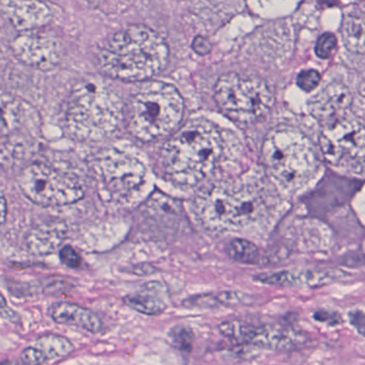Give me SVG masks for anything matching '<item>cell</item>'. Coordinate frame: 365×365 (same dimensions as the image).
<instances>
[{
  "mask_svg": "<svg viewBox=\"0 0 365 365\" xmlns=\"http://www.w3.org/2000/svg\"><path fill=\"white\" fill-rule=\"evenodd\" d=\"M222 154V137L206 120H192L167 141L162 151L165 176L179 186H193L204 181Z\"/></svg>",
  "mask_w": 365,
  "mask_h": 365,
  "instance_id": "cell-1",
  "label": "cell"
},
{
  "mask_svg": "<svg viewBox=\"0 0 365 365\" xmlns=\"http://www.w3.org/2000/svg\"><path fill=\"white\" fill-rule=\"evenodd\" d=\"M169 47L164 39L145 26H132L107 41L100 53V66L107 75L121 81L153 77L167 64Z\"/></svg>",
  "mask_w": 365,
  "mask_h": 365,
  "instance_id": "cell-2",
  "label": "cell"
},
{
  "mask_svg": "<svg viewBox=\"0 0 365 365\" xmlns=\"http://www.w3.org/2000/svg\"><path fill=\"white\" fill-rule=\"evenodd\" d=\"M123 118L119 94L102 79L92 77L77 84L68 99L66 126L79 141H96L113 134Z\"/></svg>",
  "mask_w": 365,
  "mask_h": 365,
  "instance_id": "cell-3",
  "label": "cell"
},
{
  "mask_svg": "<svg viewBox=\"0 0 365 365\" xmlns=\"http://www.w3.org/2000/svg\"><path fill=\"white\" fill-rule=\"evenodd\" d=\"M195 212L206 229L214 231H238L259 220L265 211L259 189L244 182H215L195 197Z\"/></svg>",
  "mask_w": 365,
  "mask_h": 365,
  "instance_id": "cell-4",
  "label": "cell"
},
{
  "mask_svg": "<svg viewBox=\"0 0 365 365\" xmlns=\"http://www.w3.org/2000/svg\"><path fill=\"white\" fill-rule=\"evenodd\" d=\"M270 177L285 190L297 191L317 175L319 160L308 137L292 126L272 129L262 145Z\"/></svg>",
  "mask_w": 365,
  "mask_h": 365,
  "instance_id": "cell-5",
  "label": "cell"
},
{
  "mask_svg": "<svg viewBox=\"0 0 365 365\" xmlns=\"http://www.w3.org/2000/svg\"><path fill=\"white\" fill-rule=\"evenodd\" d=\"M182 115L184 101L177 88L164 81H149L130 100L128 130L139 141H158L177 130Z\"/></svg>",
  "mask_w": 365,
  "mask_h": 365,
  "instance_id": "cell-6",
  "label": "cell"
},
{
  "mask_svg": "<svg viewBox=\"0 0 365 365\" xmlns=\"http://www.w3.org/2000/svg\"><path fill=\"white\" fill-rule=\"evenodd\" d=\"M215 100L221 111L234 121L251 124L268 113L274 98L263 79L227 73L217 81Z\"/></svg>",
  "mask_w": 365,
  "mask_h": 365,
  "instance_id": "cell-7",
  "label": "cell"
},
{
  "mask_svg": "<svg viewBox=\"0 0 365 365\" xmlns=\"http://www.w3.org/2000/svg\"><path fill=\"white\" fill-rule=\"evenodd\" d=\"M319 145L327 162L343 173L365 176V126L345 114L324 124Z\"/></svg>",
  "mask_w": 365,
  "mask_h": 365,
  "instance_id": "cell-8",
  "label": "cell"
},
{
  "mask_svg": "<svg viewBox=\"0 0 365 365\" xmlns=\"http://www.w3.org/2000/svg\"><path fill=\"white\" fill-rule=\"evenodd\" d=\"M17 184L23 194L36 205H68L83 196V186L75 178L41 163L25 167Z\"/></svg>",
  "mask_w": 365,
  "mask_h": 365,
  "instance_id": "cell-9",
  "label": "cell"
},
{
  "mask_svg": "<svg viewBox=\"0 0 365 365\" xmlns=\"http://www.w3.org/2000/svg\"><path fill=\"white\" fill-rule=\"evenodd\" d=\"M96 173L111 199L128 204L147 184L143 162L119 150H104L96 160Z\"/></svg>",
  "mask_w": 365,
  "mask_h": 365,
  "instance_id": "cell-10",
  "label": "cell"
},
{
  "mask_svg": "<svg viewBox=\"0 0 365 365\" xmlns=\"http://www.w3.org/2000/svg\"><path fill=\"white\" fill-rule=\"evenodd\" d=\"M12 49L21 61L40 70H51L62 57V46L57 39L32 30L17 36Z\"/></svg>",
  "mask_w": 365,
  "mask_h": 365,
  "instance_id": "cell-11",
  "label": "cell"
},
{
  "mask_svg": "<svg viewBox=\"0 0 365 365\" xmlns=\"http://www.w3.org/2000/svg\"><path fill=\"white\" fill-rule=\"evenodd\" d=\"M0 11L19 31L42 27L51 19V8L40 0H1Z\"/></svg>",
  "mask_w": 365,
  "mask_h": 365,
  "instance_id": "cell-12",
  "label": "cell"
},
{
  "mask_svg": "<svg viewBox=\"0 0 365 365\" xmlns=\"http://www.w3.org/2000/svg\"><path fill=\"white\" fill-rule=\"evenodd\" d=\"M351 94L346 86L332 83L311 102V111L324 124L342 117L351 106Z\"/></svg>",
  "mask_w": 365,
  "mask_h": 365,
  "instance_id": "cell-13",
  "label": "cell"
},
{
  "mask_svg": "<svg viewBox=\"0 0 365 365\" xmlns=\"http://www.w3.org/2000/svg\"><path fill=\"white\" fill-rule=\"evenodd\" d=\"M340 274L332 270H283L274 274L257 276V281L264 284L283 287H319L334 282Z\"/></svg>",
  "mask_w": 365,
  "mask_h": 365,
  "instance_id": "cell-14",
  "label": "cell"
},
{
  "mask_svg": "<svg viewBox=\"0 0 365 365\" xmlns=\"http://www.w3.org/2000/svg\"><path fill=\"white\" fill-rule=\"evenodd\" d=\"M126 306L145 315L162 314L169 304V291L162 282H150L124 298Z\"/></svg>",
  "mask_w": 365,
  "mask_h": 365,
  "instance_id": "cell-15",
  "label": "cell"
},
{
  "mask_svg": "<svg viewBox=\"0 0 365 365\" xmlns=\"http://www.w3.org/2000/svg\"><path fill=\"white\" fill-rule=\"evenodd\" d=\"M66 226L61 222L43 223L32 227L25 238L26 249L34 255L56 252L66 239Z\"/></svg>",
  "mask_w": 365,
  "mask_h": 365,
  "instance_id": "cell-16",
  "label": "cell"
},
{
  "mask_svg": "<svg viewBox=\"0 0 365 365\" xmlns=\"http://www.w3.org/2000/svg\"><path fill=\"white\" fill-rule=\"evenodd\" d=\"M51 319L58 324L75 326L91 334H98L102 330V321L88 309L70 302L55 304L49 310Z\"/></svg>",
  "mask_w": 365,
  "mask_h": 365,
  "instance_id": "cell-17",
  "label": "cell"
},
{
  "mask_svg": "<svg viewBox=\"0 0 365 365\" xmlns=\"http://www.w3.org/2000/svg\"><path fill=\"white\" fill-rule=\"evenodd\" d=\"M302 336L287 326L267 325L255 327L250 344L268 349H289L299 344Z\"/></svg>",
  "mask_w": 365,
  "mask_h": 365,
  "instance_id": "cell-18",
  "label": "cell"
},
{
  "mask_svg": "<svg viewBox=\"0 0 365 365\" xmlns=\"http://www.w3.org/2000/svg\"><path fill=\"white\" fill-rule=\"evenodd\" d=\"M343 41L349 51L365 55V14L360 10H351L343 19Z\"/></svg>",
  "mask_w": 365,
  "mask_h": 365,
  "instance_id": "cell-19",
  "label": "cell"
},
{
  "mask_svg": "<svg viewBox=\"0 0 365 365\" xmlns=\"http://www.w3.org/2000/svg\"><path fill=\"white\" fill-rule=\"evenodd\" d=\"M21 102L9 94H0V136L15 132L23 122Z\"/></svg>",
  "mask_w": 365,
  "mask_h": 365,
  "instance_id": "cell-20",
  "label": "cell"
},
{
  "mask_svg": "<svg viewBox=\"0 0 365 365\" xmlns=\"http://www.w3.org/2000/svg\"><path fill=\"white\" fill-rule=\"evenodd\" d=\"M34 346L49 360L61 359L74 351V346L68 339L57 334H46L41 336L34 342Z\"/></svg>",
  "mask_w": 365,
  "mask_h": 365,
  "instance_id": "cell-21",
  "label": "cell"
},
{
  "mask_svg": "<svg viewBox=\"0 0 365 365\" xmlns=\"http://www.w3.org/2000/svg\"><path fill=\"white\" fill-rule=\"evenodd\" d=\"M230 257L238 263L253 264L259 259V249L255 244L245 239H234L227 246Z\"/></svg>",
  "mask_w": 365,
  "mask_h": 365,
  "instance_id": "cell-22",
  "label": "cell"
},
{
  "mask_svg": "<svg viewBox=\"0 0 365 365\" xmlns=\"http://www.w3.org/2000/svg\"><path fill=\"white\" fill-rule=\"evenodd\" d=\"M242 296L237 293H232V291H223L219 294H210V295L197 296L195 298H190L187 300L185 304H189L190 306H227V304H236L240 302Z\"/></svg>",
  "mask_w": 365,
  "mask_h": 365,
  "instance_id": "cell-23",
  "label": "cell"
},
{
  "mask_svg": "<svg viewBox=\"0 0 365 365\" xmlns=\"http://www.w3.org/2000/svg\"><path fill=\"white\" fill-rule=\"evenodd\" d=\"M338 40L334 34L327 32L323 36H319L317 40V46H315V53L322 59H328L336 49Z\"/></svg>",
  "mask_w": 365,
  "mask_h": 365,
  "instance_id": "cell-24",
  "label": "cell"
},
{
  "mask_svg": "<svg viewBox=\"0 0 365 365\" xmlns=\"http://www.w3.org/2000/svg\"><path fill=\"white\" fill-rule=\"evenodd\" d=\"M321 74L315 70L302 71L297 77V84L304 91H312L321 83Z\"/></svg>",
  "mask_w": 365,
  "mask_h": 365,
  "instance_id": "cell-25",
  "label": "cell"
},
{
  "mask_svg": "<svg viewBox=\"0 0 365 365\" xmlns=\"http://www.w3.org/2000/svg\"><path fill=\"white\" fill-rule=\"evenodd\" d=\"M60 259L62 264L70 268H78L81 265V259L78 253L72 248V246H66L60 250Z\"/></svg>",
  "mask_w": 365,
  "mask_h": 365,
  "instance_id": "cell-26",
  "label": "cell"
},
{
  "mask_svg": "<svg viewBox=\"0 0 365 365\" xmlns=\"http://www.w3.org/2000/svg\"><path fill=\"white\" fill-rule=\"evenodd\" d=\"M21 360L27 364H42L47 362L46 358L36 347H28L21 353Z\"/></svg>",
  "mask_w": 365,
  "mask_h": 365,
  "instance_id": "cell-27",
  "label": "cell"
},
{
  "mask_svg": "<svg viewBox=\"0 0 365 365\" xmlns=\"http://www.w3.org/2000/svg\"><path fill=\"white\" fill-rule=\"evenodd\" d=\"M173 340L182 349H189L191 345L190 332H189V330L182 327L179 328V329L173 330Z\"/></svg>",
  "mask_w": 365,
  "mask_h": 365,
  "instance_id": "cell-28",
  "label": "cell"
},
{
  "mask_svg": "<svg viewBox=\"0 0 365 365\" xmlns=\"http://www.w3.org/2000/svg\"><path fill=\"white\" fill-rule=\"evenodd\" d=\"M192 49L199 55H206L212 49V44L207 39L203 38V36H195L192 42Z\"/></svg>",
  "mask_w": 365,
  "mask_h": 365,
  "instance_id": "cell-29",
  "label": "cell"
},
{
  "mask_svg": "<svg viewBox=\"0 0 365 365\" xmlns=\"http://www.w3.org/2000/svg\"><path fill=\"white\" fill-rule=\"evenodd\" d=\"M349 317H351L354 327L358 330L359 334L365 336V315L364 313L355 311V312L349 313Z\"/></svg>",
  "mask_w": 365,
  "mask_h": 365,
  "instance_id": "cell-30",
  "label": "cell"
},
{
  "mask_svg": "<svg viewBox=\"0 0 365 365\" xmlns=\"http://www.w3.org/2000/svg\"><path fill=\"white\" fill-rule=\"evenodd\" d=\"M314 317L321 321H330V324H338L340 321L339 317L336 316L334 313L326 312V311H322V312L315 313Z\"/></svg>",
  "mask_w": 365,
  "mask_h": 365,
  "instance_id": "cell-31",
  "label": "cell"
},
{
  "mask_svg": "<svg viewBox=\"0 0 365 365\" xmlns=\"http://www.w3.org/2000/svg\"><path fill=\"white\" fill-rule=\"evenodd\" d=\"M6 214H8V207H6V201L4 195L0 194V225L4 224L6 221Z\"/></svg>",
  "mask_w": 365,
  "mask_h": 365,
  "instance_id": "cell-32",
  "label": "cell"
},
{
  "mask_svg": "<svg viewBox=\"0 0 365 365\" xmlns=\"http://www.w3.org/2000/svg\"><path fill=\"white\" fill-rule=\"evenodd\" d=\"M0 312H1V313L11 312V311L9 310L8 306H6V299H4V296H2L1 294H0Z\"/></svg>",
  "mask_w": 365,
  "mask_h": 365,
  "instance_id": "cell-33",
  "label": "cell"
}]
</instances>
